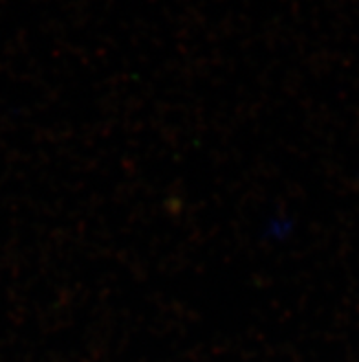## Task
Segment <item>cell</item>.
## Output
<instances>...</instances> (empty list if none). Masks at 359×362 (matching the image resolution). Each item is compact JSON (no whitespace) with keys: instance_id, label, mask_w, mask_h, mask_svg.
Returning <instances> with one entry per match:
<instances>
[]
</instances>
